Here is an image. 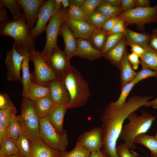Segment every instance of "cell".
Here are the masks:
<instances>
[{
    "instance_id": "obj_1",
    "label": "cell",
    "mask_w": 157,
    "mask_h": 157,
    "mask_svg": "<svg viewBox=\"0 0 157 157\" xmlns=\"http://www.w3.org/2000/svg\"><path fill=\"white\" fill-rule=\"evenodd\" d=\"M150 96H134L122 105L113 107L109 104L101 117L103 141V151L107 157H119L116 151L117 142L124 121L132 113L149 101Z\"/></svg>"
},
{
    "instance_id": "obj_2",
    "label": "cell",
    "mask_w": 157,
    "mask_h": 157,
    "mask_svg": "<svg viewBox=\"0 0 157 157\" xmlns=\"http://www.w3.org/2000/svg\"><path fill=\"white\" fill-rule=\"evenodd\" d=\"M62 81L70 95L67 109L81 106L87 101L90 96L88 85L80 73L72 65L63 76Z\"/></svg>"
},
{
    "instance_id": "obj_3",
    "label": "cell",
    "mask_w": 157,
    "mask_h": 157,
    "mask_svg": "<svg viewBox=\"0 0 157 157\" xmlns=\"http://www.w3.org/2000/svg\"><path fill=\"white\" fill-rule=\"evenodd\" d=\"M0 34L13 38L16 50H25L31 54L35 49V40L31 37L25 18L17 20L8 19L0 24Z\"/></svg>"
},
{
    "instance_id": "obj_4",
    "label": "cell",
    "mask_w": 157,
    "mask_h": 157,
    "mask_svg": "<svg viewBox=\"0 0 157 157\" xmlns=\"http://www.w3.org/2000/svg\"><path fill=\"white\" fill-rule=\"evenodd\" d=\"M127 118L129 123L123 126L119 138L129 149H134L136 148L134 143L135 138L140 134L146 133L151 127L156 117L143 111L140 116L134 112Z\"/></svg>"
},
{
    "instance_id": "obj_5",
    "label": "cell",
    "mask_w": 157,
    "mask_h": 157,
    "mask_svg": "<svg viewBox=\"0 0 157 157\" xmlns=\"http://www.w3.org/2000/svg\"><path fill=\"white\" fill-rule=\"evenodd\" d=\"M18 117L22 132L31 143L42 141L40 135L39 118L32 101L22 97L21 114Z\"/></svg>"
},
{
    "instance_id": "obj_6",
    "label": "cell",
    "mask_w": 157,
    "mask_h": 157,
    "mask_svg": "<svg viewBox=\"0 0 157 157\" xmlns=\"http://www.w3.org/2000/svg\"><path fill=\"white\" fill-rule=\"evenodd\" d=\"M40 135L43 142L50 148L61 152L65 151L68 144L67 131L58 132L46 117L39 118Z\"/></svg>"
},
{
    "instance_id": "obj_7",
    "label": "cell",
    "mask_w": 157,
    "mask_h": 157,
    "mask_svg": "<svg viewBox=\"0 0 157 157\" xmlns=\"http://www.w3.org/2000/svg\"><path fill=\"white\" fill-rule=\"evenodd\" d=\"M117 16L127 24H135L139 29L144 30L145 24L157 23V3L153 7H136Z\"/></svg>"
},
{
    "instance_id": "obj_8",
    "label": "cell",
    "mask_w": 157,
    "mask_h": 157,
    "mask_svg": "<svg viewBox=\"0 0 157 157\" xmlns=\"http://www.w3.org/2000/svg\"><path fill=\"white\" fill-rule=\"evenodd\" d=\"M30 60L33 61L34 66V71L31 74L32 80L46 86L51 81L59 80L46 58L36 49L31 55Z\"/></svg>"
},
{
    "instance_id": "obj_9",
    "label": "cell",
    "mask_w": 157,
    "mask_h": 157,
    "mask_svg": "<svg viewBox=\"0 0 157 157\" xmlns=\"http://www.w3.org/2000/svg\"><path fill=\"white\" fill-rule=\"evenodd\" d=\"M65 21L64 10L61 8L56 11L49 21L45 31L46 33V43L40 53L47 58L52 50L58 46L57 38L61 26Z\"/></svg>"
},
{
    "instance_id": "obj_10",
    "label": "cell",
    "mask_w": 157,
    "mask_h": 157,
    "mask_svg": "<svg viewBox=\"0 0 157 157\" xmlns=\"http://www.w3.org/2000/svg\"><path fill=\"white\" fill-rule=\"evenodd\" d=\"M57 11L54 0H48L43 3L38 11L36 24L31 31V36L34 39L45 31L47 22Z\"/></svg>"
},
{
    "instance_id": "obj_11",
    "label": "cell",
    "mask_w": 157,
    "mask_h": 157,
    "mask_svg": "<svg viewBox=\"0 0 157 157\" xmlns=\"http://www.w3.org/2000/svg\"><path fill=\"white\" fill-rule=\"evenodd\" d=\"M23 58L24 56L17 51L14 44L12 49L7 51L5 62L8 81L21 83L20 71Z\"/></svg>"
},
{
    "instance_id": "obj_12",
    "label": "cell",
    "mask_w": 157,
    "mask_h": 157,
    "mask_svg": "<svg viewBox=\"0 0 157 157\" xmlns=\"http://www.w3.org/2000/svg\"><path fill=\"white\" fill-rule=\"evenodd\" d=\"M46 58L56 72L58 79L62 81L63 76L71 65L70 59L58 47L54 49Z\"/></svg>"
},
{
    "instance_id": "obj_13",
    "label": "cell",
    "mask_w": 157,
    "mask_h": 157,
    "mask_svg": "<svg viewBox=\"0 0 157 157\" xmlns=\"http://www.w3.org/2000/svg\"><path fill=\"white\" fill-rule=\"evenodd\" d=\"M77 142L90 152L100 150L103 146L101 127H96L84 132L79 136Z\"/></svg>"
},
{
    "instance_id": "obj_14",
    "label": "cell",
    "mask_w": 157,
    "mask_h": 157,
    "mask_svg": "<svg viewBox=\"0 0 157 157\" xmlns=\"http://www.w3.org/2000/svg\"><path fill=\"white\" fill-rule=\"evenodd\" d=\"M24 11L26 24L31 31L37 22L40 8L44 0H16Z\"/></svg>"
},
{
    "instance_id": "obj_15",
    "label": "cell",
    "mask_w": 157,
    "mask_h": 157,
    "mask_svg": "<svg viewBox=\"0 0 157 157\" xmlns=\"http://www.w3.org/2000/svg\"><path fill=\"white\" fill-rule=\"evenodd\" d=\"M46 86L50 90V96L56 105H67L70 102L68 92L62 80L52 81Z\"/></svg>"
},
{
    "instance_id": "obj_16",
    "label": "cell",
    "mask_w": 157,
    "mask_h": 157,
    "mask_svg": "<svg viewBox=\"0 0 157 157\" xmlns=\"http://www.w3.org/2000/svg\"><path fill=\"white\" fill-rule=\"evenodd\" d=\"M65 21L76 38H81L88 40L94 30L97 28L86 21L75 20L67 18L65 14Z\"/></svg>"
},
{
    "instance_id": "obj_17",
    "label": "cell",
    "mask_w": 157,
    "mask_h": 157,
    "mask_svg": "<svg viewBox=\"0 0 157 157\" xmlns=\"http://www.w3.org/2000/svg\"><path fill=\"white\" fill-rule=\"evenodd\" d=\"M76 41L77 49L74 56L85 58L91 60L104 57L101 52L94 48L88 40L77 38Z\"/></svg>"
},
{
    "instance_id": "obj_18",
    "label": "cell",
    "mask_w": 157,
    "mask_h": 157,
    "mask_svg": "<svg viewBox=\"0 0 157 157\" xmlns=\"http://www.w3.org/2000/svg\"><path fill=\"white\" fill-rule=\"evenodd\" d=\"M59 35L63 37L65 44L64 51L71 59L77 49L76 38L65 21L62 24Z\"/></svg>"
},
{
    "instance_id": "obj_19",
    "label": "cell",
    "mask_w": 157,
    "mask_h": 157,
    "mask_svg": "<svg viewBox=\"0 0 157 157\" xmlns=\"http://www.w3.org/2000/svg\"><path fill=\"white\" fill-rule=\"evenodd\" d=\"M68 109L66 105H56L49 111L46 116L58 133H63V122L65 112Z\"/></svg>"
},
{
    "instance_id": "obj_20",
    "label": "cell",
    "mask_w": 157,
    "mask_h": 157,
    "mask_svg": "<svg viewBox=\"0 0 157 157\" xmlns=\"http://www.w3.org/2000/svg\"><path fill=\"white\" fill-rule=\"evenodd\" d=\"M127 54L126 52L117 67L120 71L121 89L126 84L133 80L137 72L133 69L129 61Z\"/></svg>"
},
{
    "instance_id": "obj_21",
    "label": "cell",
    "mask_w": 157,
    "mask_h": 157,
    "mask_svg": "<svg viewBox=\"0 0 157 157\" xmlns=\"http://www.w3.org/2000/svg\"><path fill=\"white\" fill-rule=\"evenodd\" d=\"M50 94V90L48 87L31 80L27 91L25 93H22V97L34 101L49 96Z\"/></svg>"
},
{
    "instance_id": "obj_22",
    "label": "cell",
    "mask_w": 157,
    "mask_h": 157,
    "mask_svg": "<svg viewBox=\"0 0 157 157\" xmlns=\"http://www.w3.org/2000/svg\"><path fill=\"white\" fill-rule=\"evenodd\" d=\"M126 46L124 36L118 44L104 54V57L117 67L126 52Z\"/></svg>"
},
{
    "instance_id": "obj_23",
    "label": "cell",
    "mask_w": 157,
    "mask_h": 157,
    "mask_svg": "<svg viewBox=\"0 0 157 157\" xmlns=\"http://www.w3.org/2000/svg\"><path fill=\"white\" fill-rule=\"evenodd\" d=\"M31 144L29 157H58L61 153L48 147L43 141L31 142Z\"/></svg>"
},
{
    "instance_id": "obj_24",
    "label": "cell",
    "mask_w": 157,
    "mask_h": 157,
    "mask_svg": "<svg viewBox=\"0 0 157 157\" xmlns=\"http://www.w3.org/2000/svg\"><path fill=\"white\" fill-rule=\"evenodd\" d=\"M124 33L127 45L135 44L144 48L149 45L150 34L137 32L127 28H126Z\"/></svg>"
},
{
    "instance_id": "obj_25",
    "label": "cell",
    "mask_w": 157,
    "mask_h": 157,
    "mask_svg": "<svg viewBox=\"0 0 157 157\" xmlns=\"http://www.w3.org/2000/svg\"><path fill=\"white\" fill-rule=\"evenodd\" d=\"M17 51L24 56L21 66V70L22 72L21 80L23 88L22 93H24L27 91L31 80L29 67V63L30 60L31 54L29 52L24 50Z\"/></svg>"
},
{
    "instance_id": "obj_26",
    "label": "cell",
    "mask_w": 157,
    "mask_h": 157,
    "mask_svg": "<svg viewBox=\"0 0 157 157\" xmlns=\"http://www.w3.org/2000/svg\"><path fill=\"white\" fill-rule=\"evenodd\" d=\"M144 49V52L140 57L142 67L148 68L157 72V50L149 45Z\"/></svg>"
},
{
    "instance_id": "obj_27",
    "label": "cell",
    "mask_w": 157,
    "mask_h": 157,
    "mask_svg": "<svg viewBox=\"0 0 157 157\" xmlns=\"http://www.w3.org/2000/svg\"><path fill=\"white\" fill-rule=\"evenodd\" d=\"M33 101L35 112L39 118L45 117L50 109L56 105L50 95Z\"/></svg>"
},
{
    "instance_id": "obj_28",
    "label": "cell",
    "mask_w": 157,
    "mask_h": 157,
    "mask_svg": "<svg viewBox=\"0 0 157 157\" xmlns=\"http://www.w3.org/2000/svg\"><path fill=\"white\" fill-rule=\"evenodd\" d=\"M134 143L142 144L147 148L150 151L152 157L157 154V140L154 136L141 134L135 138Z\"/></svg>"
},
{
    "instance_id": "obj_29",
    "label": "cell",
    "mask_w": 157,
    "mask_h": 157,
    "mask_svg": "<svg viewBox=\"0 0 157 157\" xmlns=\"http://www.w3.org/2000/svg\"><path fill=\"white\" fill-rule=\"evenodd\" d=\"M109 34L101 29L96 28L88 40L94 48L101 51Z\"/></svg>"
},
{
    "instance_id": "obj_30",
    "label": "cell",
    "mask_w": 157,
    "mask_h": 157,
    "mask_svg": "<svg viewBox=\"0 0 157 157\" xmlns=\"http://www.w3.org/2000/svg\"><path fill=\"white\" fill-rule=\"evenodd\" d=\"M0 6H6L8 9L11 14L13 20L25 18L24 14L22 12V7L16 0H0Z\"/></svg>"
},
{
    "instance_id": "obj_31",
    "label": "cell",
    "mask_w": 157,
    "mask_h": 157,
    "mask_svg": "<svg viewBox=\"0 0 157 157\" xmlns=\"http://www.w3.org/2000/svg\"><path fill=\"white\" fill-rule=\"evenodd\" d=\"M0 144L1 157L18 154L19 153L17 145L12 139L9 138L4 139Z\"/></svg>"
},
{
    "instance_id": "obj_32",
    "label": "cell",
    "mask_w": 157,
    "mask_h": 157,
    "mask_svg": "<svg viewBox=\"0 0 157 157\" xmlns=\"http://www.w3.org/2000/svg\"><path fill=\"white\" fill-rule=\"evenodd\" d=\"M6 129L9 138L15 140L18 139L22 133L18 116L13 115Z\"/></svg>"
},
{
    "instance_id": "obj_33",
    "label": "cell",
    "mask_w": 157,
    "mask_h": 157,
    "mask_svg": "<svg viewBox=\"0 0 157 157\" xmlns=\"http://www.w3.org/2000/svg\"><path fill=\"white\" fill-rule=\"evenodd\" d=\"M96 10L105 16L109 17L118 16L122 13L120 7L114 6L105 0L97 7Z\"/></svg>"
},
{
    "instance_id": "obj_34",
    "label": "cell",
    "mask_w": 157,
    "mask_h": 157,
    "mask_svg": "<svg viewBox=\"0 0 157 157\" xmlns=\"http://www.w3.org/2000/svg\"><path fill=\"white\" fill-rule=\"evenodd\" d=\"M13 140L17 145L19 152L22 156L23 157H29L31 151V142L23 133L17 140Z\"/></svg>"
},
{
    "instance_id": "obj_35",
    "label": "cell",
    "mask_w": 157,
    "mask_h": 157,
    "mask_svg": "<svg viewBox=\"0 0 157 157\" xmlns=\"http://www.w3.org/2000/svg\"><path fill=\"white\" fill-rule=\"evenodd\" d=\"M124 36V33L109 34L101 51L104 55L115 46Z\"/></svg>"
},
{
    "instance_id": "obj_36",
    "label": "cell",
    "mask_w": 157,
    "mask_h": 157,
    "mask_svg": "<svg viewBox=\"0 0 157 157\" xmlns=\"http://www.w3.org/2000/svg\"><path fill=\"white\" fill-rule=\"evenodd\" d=\"M110 17L105 16L99 11L96 10L92 13L87 16L86 21L95 27L102 29L103 25Z\"/></svg>"
},
{
    "instance_id": "obj_37",
    "label": "cell",
    "mask_w": 157,
    "mask_h": 157,
    "mask_svg": "<svg viewBox=\"0 0 157 157\" xmlns=\"http://www.w3.org/2000/svg\"><path fill=\"white\" fill-rule=\"evenodd\" d=\"M91 152L77 142L74 148L69 152H63L58 157H89Z\"/></svg>"
},
{
    "instance_id": "obj_38",
    "label": "cell",
    "mask_w": 157,
    "mask_h": 157,
    "mask_svg": "<svg viewBox=\"0 0 157 157\" xmlns=\"http://www.w3.org/2000/svg\"><path fill=\"white\" fill-rule=\"evenodd\" d=\"M66 17L75 20L86 21L87 16L80 7L70 5L64 10Z\"/></svg>"
},
{
    "instance_id": "obj_39",
    "label": "cell",
    "mask_w": 157,
    "mask_h": 157,
    "mask_svg": "<svg viewBox=\"0 0 157 157\" xmlns=\"http://www.w3.org/2000/svg\"><path fill=\"white\" fill-rule=\"evenodd\" d=\"M136 84L132 81L126 84L121 90L120 95L116 101L112 102L110 104L113 107H117L121 106L126 101V100L133 86Z\"/></svg>"
},
{
    "instance_id": "obj_40",
    "label": "cell",
    "mask_w": 157,
    "mask_h": 157,
    "mask_svg": "<svg viewBox=\"0 0 157 157\" xmlns=\"http://www.w3.org/2000/svg\"><path fill=\"white\" fill-rule=\"evenodd\" d=\"M17 113L16 109L13 103L7 108L0 110V121L6 128L8 126L11 119Z\"/></svg>"
},
{
    "instance_id": "obj_41",
    "label": "cell",
    "mask_w": 157,
    "mask_h": 157,
    "mask_svg": "<svg viewBox=\"0 0 157 157\" xmlns=\"http://www.w3.org/2000/svg\"><path fill=\"white\" fill-rule=\"evenodd\" d=\"M103 0H86L85 3L80 7L84 13L88 16L96 9L97 7L103 1Z\"/></svg>"
},
{
    "instance_id": "obj_42",
    "label": "cell",
    "mask_w": 157,
    "mask_h": 157,
    "mask_svg": "<svg viewBox=\"0 0 157 157\" xmlns=\"http://www.w3.org/2000/svg\"><path fill=\"white\" fill-rule=\"evenodd\" d=\"M157 76V72L148 68L142 67L140 71L137 72L133 81L136 84L144 79L151 76L156 77Z\"/></svg>"
},
{
    "instance_id": "obj_43",
    "label": "cell",
    "mask_w": 157,
    "mask_h": 157,
    "mask_svg": "<svg viewBox=\"0 0 157 157\" xmlns=\"http://www.w3.org/2000/svg\"><path fill=\"white\" fill-rule=\"evenodd\" d=\"M124 143H120L117 146L116 151L119 157H140L139 154L133 151H130Z\"/></svg>"
},
{
    "instance_id": "obj_44",
    "label": "cell",
    "mask_w": 157,
    "mask_h": 157,
    "mask_svg": "<svg viewBox=\"0 0 157 157\" xmlns=\"http://www.w3.org/2000/svg\"><path fill=\"white\" fill-rule=\"evenodd\" d=\"M118 19V18L117 16L110 17L103 25L102 29L104 31L109 33L113 29Z\"/></svg>"
},
{
    "instance_id": "obj_45",
    "label": "cell",
    "mask_w": 157,
    "mask_h": 157,
    "mask_svg": "<svg viewBox=\"0 0 157 157\" xmlns=\"http://www.w3.org/2000/svg\"><path fill=\"white\" fill-rule=\"evenodd\" d=\"M13 103L9 95L6 93L0 92V109H6L9 106Z\"/></svg>"
},
{
    "instance_id": "obj_46",
    "label": "cell",
    "mask_w": 157,
    "mask_h": 157,
    "mask_svg": "<svg viewBox=\"0 0 157 157\" xmlns=\"http://www.w3.org/2000/svg\"><path fill=\"white\" fill-rule=\"evenodd\" d=\"M125 22L122 19H118L112 30L109 33V34L119 33H124L126 28L125 26Z\"/></svg>"
},
{
    "instance_id": "obj_47",
    "label": "cell",
    "mask_w": 157,
    "mask_h": 157,
    "mask_svg": "<svg viewBox=\"0 0 157 157\" xmlns=\"http://www.w3.org/2000/svg\"><path fill=\"white\" fill-rule=\"evenodd\" d=\"M127 58L129 61L134 70L138 69L139 64L141 63L139 57L136 54L133 52L128 54Z\"/></svg>"
},
{
    "instance_id": "obj_48",
    "label": "cell",
    "mask_w": 157,
    "mask_h": 157,
    "mask_svg": "<svg viewBox=\"0 0 157 157\" xmlns=\"http://www.w3.org/2000/svg\"><path fill=\"white\" fill-rule=\"evenodd\" d=\"M135 0H121L120 8L124 12L135 8Z\"/></svg>"
},
{
    "instance_id": "obj_49",
    "label": "cell",
    "mask_w": 157,
    "mask_h": 157,
    "mask_svg": "<svg viewBox=\"0 0 157 157\" xmlns=\"http://www.w3.org/2000/svg\"><path fill=\"white\" fill-rule=\"evenodd\" d=\"M149 46L157 50V28L153 29L151 34Z\"/></svg>"
},
{
    "instance_id": "obj_50",
    "label": "cell",
    "mask_w": 157,
    "mask_h": 157,
    "mask_svg": "<svg viewBox=\"0 0 157 157\" xmlns=\"http://www.w3.org/2000/svg\"><path fill=\"white\" fill-rule=\"evenodd\" d=\"M129 46L131 47L132 52L136 54L140 58L141 57L144 52V48L142 46L135 44H131Z\"/></svg>"
},
{
    "instance_id": "obj_51",
    "label": "cell",
    "mask_w": 157,
    "mask_h": 157,
    "mask_svg": "<svg viewBox=\"0 0 157 157\" xmlns=\"http://www.w3.org/2000/svg\"><path fill=\"white\" fill-rule=\"evenodd\" d=\"M6 138H9L6 128L0 121V142Z\"/></svg>"
},
{
    "instance_id": "obj_52",
    "label": "cell",
    "mask_w": 157,
    "mask_h": 157,
    "mask_svg": "<svg viewBox=\"0 0 157 157\" xmlns=\"http://www.w3.org/2000/svg\"><path fill=\"white\" fill-rule=\"evenodd\" d=\"M8 20L6 9L3 6H0V23H3Z\"/></svg>"
},
{
    "instance_id": "obj_53",
    "label": "cell",
    "mask_w": 157,
    "mask_h": 157,
    "mask_svg": "<svg viewBox=\"0 0 157 157\" xmlns=\"http://www.w3.org/2000/svg\"><path fill=\"white\" fill-rule=\"evenodd\" d=\"M136 7H145L150 6V1L148 0H135Z\"/></svg>"
},
{
    "instance_id": "obj_54",
    "label": "cell",
    "mask_w": 157,
    "mask_h": 157,
    "mask_svg": "<svg viewBox=\"0 0 157 157\" xmlns=\"http://www.w3.org/2000/svg\"><path fill=\"white\" fill-rule=\"evenodd\" d=\"M89 157H107V156L103 151L100 150L97 151L91 152Z\"/></svg>"
},
{
    "instance_id": "obj_55",
    "label": "cell",
    "mask_w": 157,
    "mask_h": 157,
    "mask_svg": "<svg viewBox=\"0 0 157 157\" xmlns=\"http://www.w3.org/2000/svg\"><path fill=\"white\" fill-rule=\"evenodd\" d=\"M86 0H70V5L80 7L85 3Z\"/></svg>"
},
{
    "instance_id": "obj_56",
    "label": "cell",
    "mask_w": 157,
    "mask_h": 157,
    "mask_svg": "<svg viewBox=\"0 0 157 157\" xmlns=\"http://www.w3.org/2000/svg\"><path fill=\"white\" fill-rule=\"evenodd\" d=\"M156 77L157 78V76ZM144 106L147 107H152L155 109H157V97L155 99L148 101Z\"/></svg>"
},
{
    "instance_id": "obj_57",
    "label": "cell",
    "mask_w": 157,
    "mask_h": 157,
    "mask_svg": "<svg viewBox=\"0 0 157 157\" xmlns=\"http://www.w3.org/2000/svg\"><path fill=\"white\" fill-rule=\"evenodd\" d=\"M112 5L116 7H120L121 0H105Z\"/></svg>"
},
{
    "instance_id": "obj_58",
    "label": "cell",
    "mask_w": 157,
    "mask_h": 157,
    "mask_svg": "<svg viewBox=\"0 0 157 157\" xmlns=\"http://www.w3.org/2000/svg\"><path fill=\"white\" fill-rule=\"evenodd\" d=\"M62 1L63 0H54L55 6L57 11L61 8Z\"/></svg>"
},
{
    "instance_id": "obj_59",
    "label": "cell",
    "mask_w": 157,
    "mask_h": 157,
    "mask_svg": "<svg viewBox=\"0 0 157 157\" xmlns=\"http://www.w3.org/2000/svg\"><path fill=\"white\" fill-rule=\"evenodd\" d=\"M70 5L69 0H63L62 1V6L63 10L67 9Z\"/></svg>"
},
{
    "instance_id": "obj_60",
    "label": "cell",
    "mask_w": 157,
    "mask_h": 157,
    "mask_svg": "<svg viewBox=\"0 0 157 157\" xmlns=\"http://www.w3.org/2000/svg\"><path fill=\"white\" fill-rule=\"evenodd\" d=\"M4 157H23L21 154L20 153L18 154H15L9 156H6Z\"/></svg>"
},
{
    "instance_id": "obj_61",
    "label": "cell",
    "mask_w": 157,
    "mask_h": 157,
    "mask_svg": "<svg viewBox=\"0 0 157 157\" xmlns=\"http://www.w3.org/2000/svg\"><path fill=\"white\" fill-rule=\"evenodd\" d=\"M154 138L157 140V131L155 135L154 136Z\"/></svg>"
},
{
    "instance_id": "obj_62",
    "label": "cell",
    "mask_w": 157,
    "mask_h": 157,
    "mask_svg": "<svg viewBox=\"0 0 157 157\" xmlns=\"http://www.w3.org/2000/svg\"><path fill=\"white\" fill-rule=\"evenodd\" d=\"M154 157H157V154L156 156H154Z\"/></svg>"
},
{
    "instance_id": "obj_63",
    "label": "cell",
    "mask_w": 157,
    "mask_h": 157,
    "mask_svg": "<svg viewBox=\"0 0 157 157\" xmlns=\"http://www.w3.org/2000/svg\"></svg>"
}]
</instances>
